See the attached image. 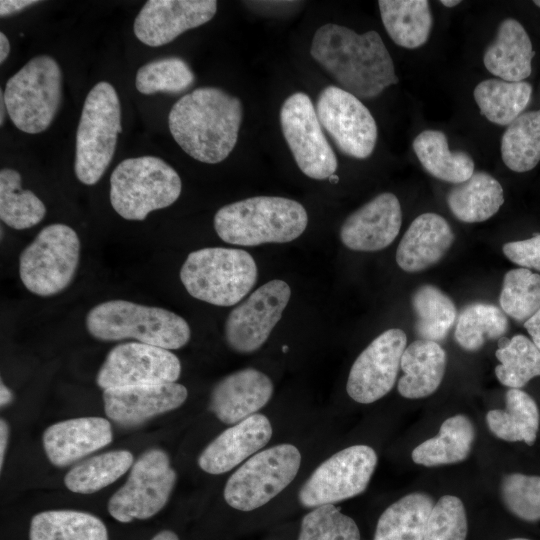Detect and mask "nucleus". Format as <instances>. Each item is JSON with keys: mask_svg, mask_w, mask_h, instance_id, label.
Instances as JSON below:
<instances>
[{"mask_svg": "<svg viewBox=\"0 0 540 540\" xmlns=\"http://www.w3.org/2000/svg\"><path fill=\"white\" fill-rule=\"evenodd\" d=\"M310 54L342 89L358 99H372L397 84L393 60L374 30L357 34L328 23L313 36Z\"/></svg>", "mask_w": 540, "mask_h": 540, "instance_id": "1", "label": "nucleus"}, {"mask_svg": "<svg viewBox=\"0 0 540 540\" xmlns=\"http://www.w3.org/2000/svg\"><path fill=\"white\" fill-rule=\"evenodd\" d=\"M242 119L239 98L206 86L183 95L172 106L168 123L184 152L200 162L216 164L235 147Z\"/></svg>", "mask_w": 540, "mask_h": 540, "instance_id": "2", "label": "nucleus"}, {"mask_svg": "<svg viewBox=\"0 0 540 540\" xmlns=\"http://www.w3.org/2000/svg\"><path fill=\"white\" fill-rule=\"evenodd\" d=\"M213 222L224 242L257 246L297 239L307 227L308 215L303 205L295 200L255 196L221 207Z\"/></svg>", "mask_w": 540, "mask_h": 540, "instance_id": "3", "label": "nucleus"}, {"mask_svg": "<svg viewBox=\"0 0 540 540\" xmlns=\"http://www.w3.org/2000/svg\"><path fill=\"white\" fill-rule=\"evenodd\" d=\"M85 326L100 341L133 339L168 350L185 346L191 337L190 326L180 315L121 299L92 307L85 317Z\"/></svg>", "mask_w": 540, "mask_h": 540, "instance_id": "4", "label": "nucleus"}, {"mask_svg": "<svg viewBox=\"0 0 540 540\" xmlns=\"http://www.w3.org/2000/svg\"><path fill=\"white\" fill-rule=\"evenodd\" d=\"M257 275L255 260L247 251L225 247L193 251L180 269V280L192 297L224 307L241 301Z\"/></svg>", "mask_w": 540, "mask_h": 540, "instance_id": "5", "label": "nucleus"}, {"mask_svg": "<svg viewBox=\"0 0 540 540\" xmlns=\"http://www.w3.org/2000/svg\"><path fill=\"white\" fill-rule=\"evenodd\" d=\"M178 173L155 156L127 158L110 176V202L126 220L142 221L158 209L172 205L180 196Z\"/></svg>", "mask_w": 540, "mask_h": 540, "instance_id": "6", "label": "nucleus"}, {"mask_svg": "<svg viewBox=\"0 0 540 540\" xmlns=\"http://www.w3.org/2000/svg\"><path fill=\"white\" fill-rule=\"evenodd\" d=\"M122 132L121 105L115 88L98 82L86 96L76 132L74 170L85 185H94L105 173Z\"/></svg>", "mask_w": 540, "mask_h": 540, "instance_id": "7", "label": "nucleus"}, {"mask_svg": "<svg viewBox=\"0 0 540 540\" xmlns=\"http://www.w3.org/2000/svg\"><path fill=\"white\" fill-rule=\"evenodd\" d=\"M62 98V72L48 55L29 60L9 78L4 89L7 113L21 131L37 134L56 116Z\"/></svg>", "mask_w": 540, "mask_h": 540, "instance_id": "8", "label": "nucleus"}, {"mask_svg": "<svg viewBox=\"0 0 540 540\" xmlns=\"http://www.w3.org/2000/svg\"><path fill=\"white\" fill-rule=\"evenodd\" d=\"M80 250V239L70 226L54 223L44 227L19 256L23 285L41 297L62 292L75 277Z\"/></svg>", "mask_w": 540, "mask_h": 540, "instance_id": "9", "label": "nucleus"}, {"mask_svg": "<svg viewBox=\"0 0 540 540\" xmlns=\"http://www.w3.org/2000/svg\"><path fill=\"white\" fill-rule=\"evenodd\" d=\"M301 454L291 444L257 452L228 479L224 499L234 509L255 510L283 491L296 477Z\"/></svg>", "mask_w": 540, "mask_h": 540, "instance_id": "10", "label": "nucleus"}, {"mask_svg": "<svg viewBox=\"0 0 540 540\" xmlns=\"http://www.w3.org/2000/svg\"><path fill=\"white\" fill-rule=\"evenodd\" d=\"M176 479L165 451H145L132 465L126 482L109 499V514L122 523L154 516L166 505Z\"/></svg>", "mask_w": 540, "mask_h": 540, "instance_id": "11", "label": "nucleus"}, {"mask_svg": "<svg viewBox=\"0 0 540 540\" xmlns=\"http://www.w3.org/2000/svg\"><path fill=\"white\" fill-rule=\"evenodd\" d=\"M377 465L367 445L347 447L322 462L301 487L298 498L307 508L334 504L364 492Z\"/></svg>", "mask_w": 540, "mask_h": 540, "instance_id": "12", "label": "nucleus"}, {"mask_svg": "<svg viewBox=\"0 0 540 540\" xmlns=\"http://www.w3.org/2000/svg\"><path fill=\"white\" fill-rule=\"evenodd\" d=\"M280 124L294 160L306 176L324 180L334 175L337 158L306 93L296 92L285 99Z\"/></svg>", "mask_w": 540, "mask_h": 540, "instance_id": "13", "label": "nucleus"}, {"mask_svg": "<svg viewBox=\"0 0 540 540\" xmlns=\"http://www.w3.org/2000/svg\"><path fill=\"white\" fill-rule=\"evenodd\" d=\"M316 113L321 126L345 155L368 158L377 141V125L369 109L356 96L330 85L319 94Z\"/></svg>", "mask_w": 540, "mask_h": 540, "instance_id": "14", "label": "nucleus"}, {"mask_svg": "<svg viewBox=\"0 0 540 540\" xmlns=\"http://www.w3.org/2000/svg\"><path fill=\"white\" fill-rule=\"evenodd\" d=\"M181 374L178 357L168 349L141 342L113 347L101 365L96 382L103 390L144 384L176 382Z\"/></svg>", "mask_w": 540, "mask_h": 540, "instance_id": "15", "label": "nucleus"}, {"mask_svg": "<svg viewBox=\"0 0 540 540\" xmlns=\"http://www.w3.org/2000/svg\"><path fill=\"white\" fill-rule=\"evenodd\" d=\"M290 296V286L279 279L257 288L229 313L225 322L228 346L238 353L258 350L281 319Z\"/></svg>", "mask_w": 540, "mask_h": 540, "instance_id": "16", "label": "nucleus"}, {"mask_svg": "<svg viewBox=\"0 0 540 540\" xmlns=\"http://www.w3.org/2000/svg\"><path fill=\"white\" fill-rule=\"evenodd\" d=\"M406 343V334L398 328L378 335L354 361L346 385L348 395L369 404L391 391Z\"/></svg>", "mask_w": 540, "mask_h": 540, "instance_id": "17", "label": "nucleus"}, {"mask_svg": "<svg viewBox=\"0 0 540 540\" xmlns=\"http://www.w3.org/2000/svg\"><path fill=\"white\" fill-rule=\"evenodd\" d=\"M216 11L214 0H149L136 16L133 31L142 43L158 47L207 23Z\"/></svg>", "mask_w": 540, "mask_h": 540, "instance_id": "18", "label": "nucleus"}, {"mask_svg": "<svg viewBox=\"0 0 540 540\" xmlns=\"http://www.w3.org/2000/svg\"><path fill=\"white\" fill-rule=\"evenodd\" d=\"M187 396L186 387L176 382L110 388L102 395L106 415L125 427L139 425L174 410Z\"/></svg>", "mask_w": 540, "mask_h": 540, "instance_id": "19", "label": "nucleus"}, {"mask_svg": "<svg viewBox=\"0 0 540 540\" xmlns=\"http://www.w3.org/2000/svg\"><path fill=\"white\" fill-rule=\"evenodd\" d=\"M401 224L400 202L393 193L385 192L346 218L340 229V239L354 251H378L395 240Z\"/></svg>", "mask_w": 540, "mask_h": 540, "instance_id": "20", "label": "nucleus"}, {"mask_svg": "<svg viewBox=\"0 0 540 540\" xmlns=\"http://www.w3.org/2000/svg\"><path fill=\"white\" fill-rule=\"evenodd\" d=\"M271 436L269 419L256 413L232 425L211 441L199 455L198 465L209 474L226 473L259 452Z\"/></svg>", "mask_w": 540, "mask_h": 540, "instance_id": "21", "label": "nucleus"}, {"mask_svg": "<svg viewBox=\"0 0 540 540\" xmlns=\"http://www.w3.org/2000/svg\"><path fill=\"white\" fill-rule=\"evenodd\" d=\"M273 390L266 374L245 368L225 376L213 387L209 408L220 421L234 425L263 408Z\"/></svg>", "mask_w": 540, "mask_h": 540, "instance_id": "22", "label": "nucleus"}, {"mask_svg": "<svg viewBox=\"0 0 540 540\" xmlns=\"http://www.w3.org/2000/svg\"><path fill=\"white\" fill-rule=\"evenodd\" d=\"M110 422L102 417H79L57 422L43 433L49 461L64 467L111 443Z\"/></svg>", "mask_w": 540, "mask_h": 540, "instance_id": "23", "label": "nucleus"}, {"mask_svg": "<svg viewBox=\"0 0 540 540\" xmlns=\"http://www.w3.org/2000/svg\"><path fill=\"white\" fill-rule=\"evenodd\" d=\"M454 239L445 218L436 213H423L404 233L396 251V262L409 273L425 270L444 257Z\"/></svg>", "mask_w": 540, "mask_h": 540, "instance_id": "24", "label": "nucleus"}, {"mask_svg": "<svg viewBox=\"0 0 540 540\" xmlns=\"http://www.w3.org/2000/svg\"><path fill=\"white\" fill-rule=\"evenodd\" d=\"M535 52L525 28L516 19H504L495 39L487 46L483 63L494 76L520 82L530 76Z\"/></svg>", "mask_w": 540, "mask_h": 540, "instance_id": "25", "label": "nucleus"}, {"mask_svg": "<svg viewBox=\"0 0 540 540\" xmlns=\"http://www.w3.org/2000/svg\"><path fill=\"white\" fill-rule=\"evenodd\" d=\"M446 361V353L437 342L419 339L409 344L400 362L404 372L398 381L400 395L419 399L434 393L444 377Z\"/></svg>", "mask_w": 540, "mask_h": 540, "instance_id": "26", "label": "nucleus"}, {"mask_svg": "<svg viewBox=\"0 0 540 540\" xmlns=\"http://www.w3.org/2000/svg\"><path fill=\"white\" fill-rule=\"evenodd\" d=\"M446 200L459 221L477 223L498 212L504 203V192L498 180L487 172L478 171L465 182L452 187Z\"/></svg>", "mask_w": 540, "mask_h": 540, "instance_id": "27", "label": "nucleus"}, {"mask_svg": "<svg viewBox=\"0 0 540 540\" xmlns=\"http://www.w3.org/2000/svg\"><path fill=\"white\" fill-rule=\"evenodd\" d=\"M413 150L422 167L433 177L460 184L474 173V161L465 151H450L446 135L439 130H424L413 140Z\"/></svg>", "mask_w": 540, "mask_h": 540, "instance_id": "28", "label": "nucleus"}, {"mask_svg": "<svg viewBox=\"0 0 540 540\" xmlns=\"http://www.w3.org/2000/svg\"><path fill=\"white\" fill-rule=\"evenodd\" d=\"M475 439V429L465 415H454L441 425L439 433L415 447L412 460L418 465L435 467L465 460Z\"/></svg>", "mask_w": 540, "mask_h": 540, "instance_id": "29", "label": "nucleus"}, {"mask_svg": "<svg viewBox=\"0 0 540 540\" xmlns=\"http://www.w3.org/2000/svg\"><path fill=\"white\" fill-rule=\"evenodd\" d=\"M378 5L385 30L395 44L415 49L426 43L433 24L427 0H380Z\"/></svg>", "mask_w": 540, "mask_h": 540, "instance_id": "30", "label": "nucleus"}, {"mask_svg": "<svg viewBox=\"0 0 540 540\" xmlns=\"http://www.w3.org/2000/svg\"><path fill=\"white\" fill-rule=\"evenodd\" d=\"M505 410H490L486 422L490 431L508 442L534 444L539 428L540 413L535 400L521 389L510 388L505 395Z\"/></svg>", "mask_w": 540, "mask_h": 540, "instance_id": "31", "label": "nucleus"}, {"mask_svg": "<svg viewBox=\"0 0 540 540\" xmlns=\"http://www.w3.org/2000/svg\"><path fill=\"white\" fill-rule=\"evenodd\" d=\"M29 540H108L101 519L87 512L49 510L34 515Z\"/></svg>", "mask_w": 540, "mask_h": 540, "instance_id": "32", "label": "nucleus"}, {"mask_svg": "<svg viewBox=\"0 0 540 540\" xmlns=\"http://www.w3.org/2000/svg\"><path fill=\"white\" fill-rule=\"evenodd\" d=\"M433 505V499L426 493L405 495L381 514L374 540H424Z\"/></svg>", "mask_w": 540, "mask_h": 540, "instance_id": "33", "label": "nucleus"}, {"mask_svg": "<svg viewBox=\"0 0 540 540\" xmlns=\"http://www.w3.org/2000/svg\"><path fill=\"white\" fill-rule=\"evenodd\" d=\"M532 86L528 82H509L490 78L481 81L473 96L480 113L490 122L505 126L511 124L530 102Z\"/></svg>", "mask_w": 540, "mask_h": 540, "instance_id": "34", "label": "nucleus"}, {"mask_svg": "<svg viewBox=\"0 0 540 540\" xmlns=\"http://www.w3.org/2000/svg\"><path fill=\"white\" fill-rule=\"evenodd\" d=\"M504 164L514 172L532 170L540 161V109L523 112L501 138Z\"/></svg>", "mask_w": 540, "mask_h": 540, "instance_id": "35", "label": "nucleus"}, {"mask_svg": "<svg viewBox=\"0 0 540 540\" xmlns=\"http://www.w3.org/2000/svg\"><path fill=\"white\" fill-rule=\"evenodd\" d=\"M133 464V455L127 450L95 455L70 469L64 483L74 493L92 494L115 482Z\"/></svg>", "mask_w": 540, "mask_h": 540, "instance_id": "36", "label": "nucleus"}, {"mask_svg": "<svg viewBox=\"0 0 540 540\" xmlns=\"http://www.w3.org/2000/svg\"><path fill=\"white\" fill-rule=\"evenodd\" d=\"M411 303L416 315L415 330L420 339L443 340L457 318L452 299L436 286L425 284L412 294Z\"/></svg>", "mask_w": 540, "mask_h": 540, "instance_id": "37", "label": "nucleus"}, {"mask_svg": "<svg viewBox=\"0 0 540 540\" xmlns=\"http://www.w3.org/2000/svg\"><path fill=\"white\" fill-rule=\"evenodd\" d=\"M495 355L500 362L495 375L504 386L520 389L540 376V351L525 335L499 338Z\"/></svg>", "mask_w": 540, "mask_h": 540, "instance_id": "38", "label": "nucleus"}, {"mask_svg": "<svg viewBox=\"0 0 540 540\" xmlns=\"http://www.w3.org/2000/svg\"><path fill=\"white\" fill-rule=\"evenodd\" d=\"M46 215V207L39 197L21 186V175L11 168L0 171V218L16 230L31 228Z\"/></svg>", "mask_w": 540, "mask_h": 540, "instance_id": "39", "label": "nucleus"}, {"mask_svg": "<svg viewBox=\"0 0 540 540\" xmlns=\"http://www.w3.org/2000/svg\"><path fill=\"white\" fill-rule=\"evenodd\" d=\"M507 315L497 306L475 302L459 314L454 337L466 351L479 350L486 340L499 339L508 330Z\"/></svg>", "mask_w": 540, "mask_h": 540, "instance_id": "40", "label": "nucleus"}, {"mask_svg": "<svg viewBox=\"0 0 540 540\" xmlns=\"http://www.w3.org/2000/svg\"><path fill=\"white\" fill-rule=\"evenodd\" d=\"M499 302L507 316L525 323L540 309V274L522 267L508 271Z\"/></svg>", "mask_w": 540, "mask_h": 540, "instance_id": "41", "label": "nucleus"}, {"mask_svg": "<svg viewBox=\"0 0 540 540\" xmlns=\"http://www.w3.org/2000/svg\"><path fill=\"white\" fill-rule=\"evenodd\" d=\"M195 80L188 63L179 57H166L150 61L141 66L136 74L135 86L146 95L180 93Z\"/></svg>", "mask_w": 540, "mask_h": 540, "instance_id": "42", "label": "nucleus"}, {"mask_svg": "<svg viewBox=\"0 0 540 540\" xmlns=\"http://www.w3.org/2000/svg\"><path fill=\"white\" fill-rule=\"evenodd\" d=\"M298 540H360V531L351 517L325 504L303 517Z\"/></svg>", "mask_w": 540, "mask_h": 540, "instance_id": "43", "label": "nucleus"}, {"mask_svg": "<svg viewBox=\"0 0 540 540\" xmlns=\"http://www.w3.org/2000/svg\"><path fill=\"white\" fill-rule=\"evenodd\" d=\"M500 491L505 507L517 518L540 520V476L508 474L502 479Z\"/></svg>", "mask_w": 540, "mask_h": 540, "instance_id": "44", "label": "nucleus"}, {"mask_svg": "<svg viewBox=\"0 0 540 540\" xmlns=\"http://www.w3.org/2000/svg\"><path fill=\"white\" fill-rule=\"evenodd\" d=\"M468 523L463 502L456 496L444 495L429 514L424 540H465Z\"/></svg>", "mask_w": 540, "mask_h": 540, "instance_id": "45", "label": "nucleus"}, {"mask_svg": "<svg viewBox=\"0 0 540 540\" xmlns=\"http://www.w3.org/2000/svg\"><path fill=\"white\" fill-rule=\"evenodd\" d=\"M502 251L514 264L540 271V233L525 240L507 242Z\"/></svg>", "mask_w": 540, "mask_h": 540, "instance_id": "46", "label": "nucleus"}, {"mask_svg": "<svg viewBox=\"0 0 540 540\" xmlns=\"http://www.w3.org/2000/svg\"><path fill=\"white\" fill-rule=\"evenodd\" d=\"M35 0H1L0 15L1 17L10 16L18 11H21L29 6L37 4Z\"/></svg>", "mask_w": 540, "mask_h": 540, "instance_id": "47", "label": "nucleus"}, {"mask_svg": "<svg viewBox=\"0 0 540 540\" xmlns=\"http://www.w3.org/2000/svg\"><path fill=\"white\" fill-rule=\"evenodd\" d=\"M524 327L529 333L532 342L540 351V309L524 323Z\"/></svg>", "mask_w": 540, "mask_h": 540, "instance_id": "48", "label": "nucleus"}, {"mask_svg": "<svg viewBox=\"0 0 540 540\" xmlns=\"http://www.w3.org/2000/svg\"><path fill=\"white\" fill-rule=\"evenodd\" d=\"M9 439V426L4 419L0 420V468L3 467L4 457Z\"/></svg>", "mask_w": 540, "mask_h": 540, "instance_id": "49", "label": "nucleus"}, {"mask_svg": "<svg viewBox=\"0 0 540 540\" xmlns=\"http://www.w3.org/2000/svg\"><path fill=\"white\" fill-rule=\"evenodd\" d=\"M10 53V43L6 35L0 33V63L2 64Z\"/></svg>", "mask_w": 540, "mask_h": 540, "instance_id": "50", "label": "nucleus"}, {"mask_svg": "<svg viewBox=\"0 0 540 540\" xmlns=\"http://www.w3.org/2000/svg\"><path fill=\"white\" fill-rule=\"evenodd\" d=\"M13 400V394L11 390L1 381L0 384V405L5 407L9 405Z\"/></svg>", "mask_w": 540, "mask_h": 540, "instance_id": "51", "label": "nucleus"}, {"mask_svg": "<svg viewBox=\"0 0 540 540\" xmlns=\"http://www.w3.org/2000/svg\"><path fill=\"white\" fill-rule=\"evenodd\" d=\"M151 540H179L178 536L171 530H162Z\"/></svg>", "mask_w": 540, "mask_h": 540, "instance_id": "52", "label": "nucleus"}, {"mask_svg": "<svg viewBox=\"0 0 540 540\" xmlns=\"http://www.w3.org/2000/svg\"><path fill=\"white\" fill-rule=\"evenodd\" d=\"M0 105H1V113H0V125L2 126L5 120V113L7 112L5 100H4V92L0 91Z\"/></svg>", "mask_w": 540, "mask_h": 540, "instance_id": "53", "label": "nucleus"}, {"mask_svg": "<svg viewBox=\"0 0 540 540\" xmlns=\"http://www.w3.org/2000/svg\"><path fill=\"white\" fill-rule=\"evenodd\" d=\"M440 3L448 8H452L461 3L459 0H441Z\"/></svg>", "mask_w": 540, "mask_h": 540, "instance_id": "54", "label": "nucleus"}, {"mask_svg": "<svg viewBox=\"0 0 540 540\" xmlns=\"http://www.w3.org/2000/svg\"><path fill=\"white\" fill-rule=\"evenodd\" d=\"M331 183H337L339 180V177L335 174L329 177Z\"/></svg>", "mask_w": 540, "mask_h": 540, "instance_id": "55", "label": "nucleus"}, {"mask_svg": "<svg viewBox=\"0 0 540 540\" xmlns=\"http://www.w3.org/2000/svg\"><path fill=\"white\" fill-rule=\"evenodd\" d=\"M533 3L540 8V0L533 1Z\"/></svg>", "mask_w": 540, "mask_h": 540, "instance_id": "56", "label": "nucleus"}, {"mask_svg": "<svg viewBox=\"0 0 540 540\" xmlns=\"http://www.w3.org/2000/svg\"><path fill=\"white\" fill-rule=\"evenodd\" d=\"M509 540H530V539H527V538H512V539H509Z\"/></svg>", "mask_w": 540, "mask_h": 540, "instance_id": "57", "label": "nucleus"}, {"mask_svg": "<svg viewBox=\"0 0 540 540\" xmlns=\"http://www.w3.org/2000/svg\"><path fill=\"white\" fill-rule=\"evenodd\" d=\"M287 351V346H283V352Z\"/></svg>", "mask_w": 540, "mask_h": 540, "instance_id": "58", "label": "nucleus"}]
</instances>
